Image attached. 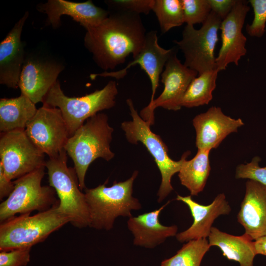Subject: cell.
<instances>
[{
    "mask_svg": "<svg viewBox=\"0 0 266 266\" xmlns=\"http://www.w3.org/2000/svg\"><path fill=\"white\" fill-rule=\"evenodd\" d=\"M236 0H208L212 11L223 21L231 11Z\"/></svg>",
    "mask_w": 266,
    "mask_h": 266,
    "instance_id": "d6a6232c",
    "label": "cell"
},
{
    "mask_svg": "<svg viewBox=\"0 0 266 266\" xmlns=\"http://www.w3.org/2000/svg\"><path fill=\"white\" fill-rule=\"evenodd\" d=\"M138 175L134 171L125 181L110 186L106 183L91 189H85V196L89 213V227L108 231L113 228L118 217L132 216V210H139L141 205L133 196V185Z\"/></svg>",
    "mask_w": 266,
    "mask_h": 266,
    "instance_id": "3957f363",
    "label": "cell"
},
{
    "mask_svg": "<svg viewBox=\"0 0 266 266\" xmlns=\"http://www.w3.org/2000/svg\"><path fill=\"white\" fill-rule=\"evenodd\" d=\"M67 159L64 149L57 156L46 161L49 186L58 197V211L67 216L73 226L83 228L89 225L88 207L75 170L67 166Z\"/></svg>",
    "mask_w": 266,
    "mask_h": 266,
    "instance_id": "52a82bcc",
    "label": "cell"
},
{
    "mask_svg": "<svg viewBox=\"0 0 266 266\" xmlns=\"http://www.w3.org/2000/svg\"><path fill=\"white\" fill-rule=\"evenodd\" d=\"M37 110L35 104L21 93L16 98L0 99V133L25 130Z\"/></svg>",
    "mask_w": 266,
    "mask_h": 266,
    "instance_id": "603a6c76",
    "label": "cell"
},
{
    "mask_svg": "<svg viewBox=\"0 0 266 266\" xmlns=\"http://www.w3.org/2000/svg\"><path fill=\"white\" fill-rule=\"evenodd\" d=\"M181 2L184 21L187 25L203 24L211 11L208 0H181Z\"/></svg>",
    "mask_w": 266,
    "mask_h": 266,
    "instance_id": "83f0119b",
    "label": "cell"
},
{
    "mask_svg": "<svg viewBox=\"0 0 266 266\" xmlns=\"http://www.w3.org/2000/svg\"><path fill=\"white\" fill-rule=\"evenodd\" d=\"M31 248L1 251L0 266H26L30 262Z\"/></svg>",
    "mask_w": 266,
    "mask_h": 266,
    "instance_id": "1f68e13d",
    "label": "cell"
},
{
    "mask_svg": "<svg viewBox=\"0 0 266 266\" xmlns=\"http://www.w3.org/2000/svg\"><path fill=\"white\" fill-rule=\"evenodd\" d=\"M210 247L205 238L189 241L175 255L163 260L161 266H200Z\"/></svg>",
    "mask_w": 266,
    "mask_h": 266,
    "instance_id": "484cf974",
    "label": "cell"
},
{
    "mask_svg": "<svg viewBox=\"0 0 266 266\" xmlns=\"http://www.w3.org/2000/svg\"><path fill=\"white\" fill-rule=\"evenodd\" d=\"M59 203L35 215L22 214L0 223V251L32 248L69 222V218L58 211Z\"/></svg>",
    "mask_w": 266,
    "mask_h": 266,
    "instance_id": "277c9868",
    "label": "cell"
},
{
    "mask_svg": "<svg viewBox=\"0 0 266 266\" xmlns=\"http://www.w3.org/2000/svg\"><path fill=\"white\" fill-rule=\"evenodd\" d=\"M86 30L84 46L105 71L124 64L131 54L136 56L147 33L139 14L124 12H110L100 24Z\"/></svg>",
    "mask_w": 266,
    "mask_h": 266,
    "instance_id": "6da1fadb",
    "label": "cell"
},
{
    "mask_svg": "<svg viewBox=\"0 0 266 266\" xmlns=\"http://www.w3.org/2000/svg\"><path fill=\"white\" fill-rule=\"evenodd\" d=\"M218 71H207L197 76L190 83L181 101V106L187 108L208 104L213 98Z\"/></svg>",
    "mask_w": 266,
    "mask_h": 266,
    "instance_id": "d4e9b609",
    "label": "cell"
},
{
    "mask_svg": "<svg viewBox=\"0 0 266 266\" xmlns=\"http://www.w3.org/2000/svg\"><path fill=\"white\" fill-rule=\"evenodd\" d=\"M126 101L132 120L123 122L121 127L129 142L133 144L141 142L154 158L162 177L157 194L158 201L161 202L173 190L171 184V178L179 172L184 161L191 152L189 151L184 152L179 161L171 159L168 154L167 146L160 135L151 130L150 125L141 117L135 109L133 100L128 99Z\"/></svg>",
    "mask_w": 266,
    "mask_h": 266,
    "instance_id": "5b68a950",
    "label": "cell"
},
{
    "mask_svg": "<svg viewBox=\"0 0 266 266\" xmlns=\"http://www.w3.org/2000/svg\"><path fill=\"white\" fill-rule=\"evenodd\" d=\"M237 214L244 234L252 240L266 235V186L249 180Z\"/></svg>",
    "mask_w": 266,
    "mask_h": 266,
    "instance_id": "ffe728a7",
    "label": "cell"
},
{
    "mask_svg": "<svg viewBox=\"0 0 266 266\" xmlns=\"http://www.w3.org/2000/svg\"><path fill=\"white\" fill-rule=\"evenodd\" d=\"M38 7L46 14L48 23L54 28L60 26L61 17L64 15L70 16L87 30L100 24L110 14L109 10L97 6L90 0L83 2L49 0Z\"/></svg>",
    "mask_w": 266,
    "mask_h": 266,
    "instance_id": "d6986e66",
    "label": "cell"
},
{
    "mask_svg": "<svg viewBox=\"0 0 266 266\" xmlns=\"http://www.w3.org/2000/svg\"><path fill=\"white\" fill-rule=\"evenodd\" d=\"M154 0H109L105 2L110 12H124L148 14L152 10Z\"/></svg>",
    "mask_w": 266,
    "mask_h": 266,
    "instance_id": "f1b7e54d",
    "label": "cell"
},
{
    "mask_svg": "<svg viewBox=\"0 0 266 266\" xmlns=\"http://www.w3.org/2000/svg\"><path fill=\"white\" fill-rule=\"evenodd\" d=\"M29 15V12H26L0 43V83L8 88H19L26 57L21 37Z\"/></svg>",
    "mask_w": 266,
    "mask_h": 266,
    "instance_id": "ac0fdd59",
    "label": "cell"
},
{
    "mask_svg": "<svg viewBox=\"0 0 266 266\" xmlns=\"http://www.w3.org/2000/svg\"><path fill=\"white\" fill-rule=\"evenodd\" d=\"M253 8L254 17L251 24L246 27L247 33L251 36L261 37L265 33L266 23V0H250Z\"/></svg>",
    "mask_w": 266,
    "mask_h": 266,
    "instance_id": "4dcf8cb0",
    "label": "cell"
},
{
    "mask_svg": "<svg viewBox=\"0 0 266 266\" xmlns=\"http://www.w3.org/2000/svg\"><path fill=\"white\" fill-rule=\"evenodd\" d=\"M64 69L57 61L36 55L26 56L21 72L19 88L35 104L43 100Z\"/></svg>",
    "mask_w": 266,
    "mask_h": 266,
    "instance_id": "5bb4252c",
    "label": "cell"
},
{
    "mask_svg": "<svg viewBox=\"0 0 266 266\" xmlns=\"http://www.w3.org/2000/svg\"><path fill=\"white\" fill-rule=\"evenodd\" d=\"M45 167L13 181L14 190L0 204V223L17 214H31L33 211H45L59 202L52 187L41 185Z\"/></svg>",
    "mask_w": 266,
    "mask_h": 266,
    "instance_id": "ba28073f",
    "label": "cell"
},
{
    "mask_svg": "<svg viewBox=\"0 0 266 266\" xmlns=\"http://www.w3.org/2000/svg\"><path fill=\"white\" fill-rule=\"evenodd\" d=\"M196 131L198 149H216L230 133L237 132L244 125L240 118L233 119L225 115L221 108L212 106L193 119Z\"/></svg>",
    "mask_w": 266,
    "mask_h": 266,
    "instance_id": "2e32d148",
    "label": "cell"
},
{
    "mask_svg": "<svg viewBox=\"0 0 266 266\" xmlns=\"http://www.w3.org/2000/svg\"><path fill=\"white\" fill-rule=\"evenodd\" d=\"M176 49L167 61L162 72L161 82L164 88L161 95L141 110V117L150 126L154 123V110L158 107L176 111L181 108V101L192 81L198 73L183 64L176 55Z\"/></svg>",
    "mask_w": 266,
    "mask_h": 266,
    "instance_id": "8fae6325",
    "label": "cell"
},
{
    "mask_svg": "<svg viewBox=\"0 0 266 266\" xmlns=\"http://www.w3.org/2000/svg\"><path fill=\"white\" fill-rule=\"evenodd\" d=\"M261 161L260 157L255 156L250 163L239 165L236 168L235 178L248 179L266 186V166H260Z\"/></svg>",
    "mask_w": 266,
    "mask_h": 266,
    "instance_id": "f546056e",
    "label": "cell"
},
{
    "mask_svg": "<svg viewBox=\"0 0 266 266\" xmlns=\"http://www.w3.org/2000/svg\"><path fill=\"white\" fill-rule=\"evenodd\" d=\"M176 49L175 47L166 49L161 47L158 43L157 31H151L146 33L144 45L141 51L125 67L117 71L92 73L90 75V78L94 80L98 77H109L120 79L126 75L128 70L131 67L138 64L147 74L151 83L152 95L148 103L150 104L155 99L160 77L165 65Z\"/></svg>",
    "mask_w": 266,
    "mask_h": 266,
    "instance_id": "4fadbf2b",
    "label": "cell"
},
{
    "mask_svg": "<svg viewBox=\"0 0 266 266\" xmlns=\"http://www.w3.org/2000/svg\"><path fill=\"white\" fill-rule=\"evenodd\" d=\"M210 151L206 148L198 149L193 158L184 161L178 172L181 184L189 190L191 196L198 195L205 186L211 170Z\"/></svg>",
    "mask_w": 266,
    "mask_h": 266,
    "instance_id": "cb8c5ba5",
    "label": "cell"
},
{
    "mask_svg": "<svg viewBox=\"0 0 266 266\" xmlns=\"http://www.w3.org/2000/svg\"><path fill=\"white\" fill-rule=\"evenodd\" d=\"M222 21L211 11L200 29L186 25L182 32V39L173 41L184 54V64L199 75L216 69L214 50Z\"/></svg>",
    "mask_w": 266,
    "mask_h": 266,
    "instance_id": "9c48e42d",
    "label": "cell"
},
{
    "mask_svg": "<svg viewBox=\"0 0 266 266\" xmlns=\"http://www.w3.org/2000/svg\"><path fill=\"white\" fill-rule=\"evenodd\" d=\"M118 93L116 81L111 80L100 90L80 97H70L64 93L57 80L42 102L61 110L70 137L88 119L112 108Z\"/></svg>",
    "mask_w": 266,
    "mask_h": 266,
    "instance_id": "8992f818",
    "label": "cell"
},
{
    "mask_svg": "<svg viewBox=\"0 0 266 266\" xmlns=\"http://www.w3.org/2000/svg\"><path fill=\"white\" fill-rule=\"evenodd\" d=\"M113 131L107 116L98 113L88 119L68 138L64 149L74 163L81 190L86 188V174L92 162L98 158L109 161L114 158L110 149Z\"/></svg>",
    "mask_w": 266,
    "mask_h": 266,
    "instance_id": "7a4b0ae2",
    "label": "cell"
},
{
    "mask_svg": "<svg viewBox=\"0 0 266 266\" xmlns=\"http://www.w3.org/2000/svg\"><path fill=\"white\" fill-rule=\"evenodd\" d=\"M250 7L242 0H237L230 13L221 24L222 45L216 58V68L226 69L227 66L234 63L238 66L242 56L246 55V37L242 29Z\"/></svg>",
    "mask_w": 266,
    "mask_h": 266,
    "instance_id": "9a60e30c",
    "label": "cell"
},
{
    "mask_svg": "<svg viewBox=\"0 0 266 266\" xmlns=\"http://www.w3.org/2000/svg\"><path fill=\"white\" fill-rule=\"evenodd\" d=\"M0 165L11 180L45 167V154L29 138L25 130L0 133Z\"/></svg>",
    "mask_w": 266,
    "mask_h": 266,
    "instance_id": "30bf717a",
    "label": "cell"
},
{
    "mask_svg": "<svg viewBox=\"0 0 266 266\" xmlns=\"http://www.w3.org/2000/svg\"><path fill=\"white\" fill-rule=\"evenodd\" d=\"M168 203L169 201L158 209L129 218L127 226L134 236V245L154 248L168 237L176 236L177 226L163 225L159 219L161 211Z\"/></svg>",
    "mask_w": 266,
    "mask_h": 266,
    "instance_id": "44dd1931",
    "label": "cell"
},
{
    "mask_svg": "<svg viewBox=\"0 0 266 266\" xmlns=\"http://www.w3.org/2000/svg\"><path fill=\"white\" fill-rule=\"evenodd\" d=\"M14 181L10 180L5 175L1 166L0 165V200H2L7 198L14 189Z\"/></svg>",
    "mask_w": 266,
    "mask_h": 266,
    "instance_id": "836d02e7",
    "label": "cell"
},
{
    "mask_svg": "<svg viewBox=\"0 0 266 266\" xmlns=\"http://www.w3.org/2000/svg\"><path fill=\"white\" fill-rule=\"evenodd\" d=\"M254 244L256 255L266 256V235L255 240Z\"/></svg>",
    "mask_w": 266,
    "mask_h": 266,
    "instance_id": "e575fe53",
    "label": "cell"
},
{
    "mask_svg": "<svg viewBox=\"0 0 266 266\" xmlns=\"http://www.w3.org/2000/svg\"><path fill=\"white\" fill-rule=\"evenodd\" d=\"M43 104L28 123L25 131L32 142L51 158L64 149L69 134L61 110Z\"/></svg>",
    "mask_w": 266,
    "mask_h": 266,
    "instance_id": "7c38bea8",
    "label": "cell"
},
{
    "mask_svg": "<svg viewBox=\"0 0 266 266\" xmlns=\"http://www.w3.org/2000/svg\"><path fill=\"white\" fill-rule=\"evenodd\" d=\"M152 10L162 33L184 23L181 0H154Z\"/></svg>",
    "mask_w": 266,
    "mask_h": 266,
    "instance_id": "4316f807",
    "label": "cell"
},
{
    "mask_svg": "<svg viewBox=\"0 0 266 266\" xmlns=\"http://www.w3.org/2000/svg\"><path fill=\"white\" fill-rule=\"evenodd\" d=\"M209 244L218 247L229 260L237 262L240 266H253L256 255L254 241L244 233L235 236L212 227L208 236Z\"/></svg>",
    "mask_w": 266,
    "mask_h": 266,
    "instance_id": "7402d4cb",
    "label": "cell"
},
{
    "mask_svg": "<svg viewBox=\"0 0 266 266\" xmlns=\"http://www.w3.org/2000/svg\"><path fill=\"white\" fill-rule=\"evenodd\" d=\"M176 200L185 203L189 208L193 223L186 230L177 233L180 242L208 237L214 220L220 215L230 213L231 208L223 193L218 194L209 204L204 205L194 200L191 196L177 195Z\"/></svg>",
    "mask_w": 266,
    "mask_h": 266,
    "instance_id": "e0dca14e",
    "label": "cell"
}]
</instances>
